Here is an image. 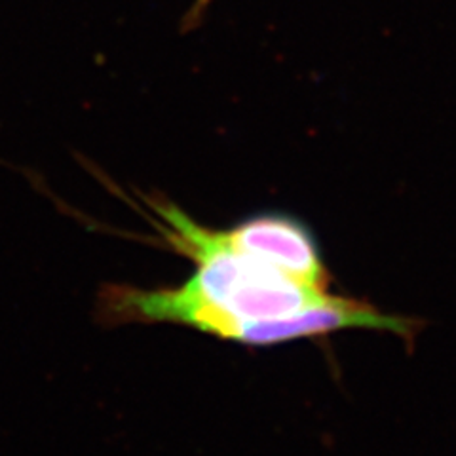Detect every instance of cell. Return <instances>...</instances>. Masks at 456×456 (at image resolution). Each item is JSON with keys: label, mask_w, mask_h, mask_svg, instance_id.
Returning <instances> with one entry per match:
<instances>
[{"label": "cell", "mask_w": 456, "mask_h": 456, "mask_svg": "<svg viewBox=\"0 0 456 456\" xmlns=\"http://www.w3.org/2000/svg\"><path fill=\"white\" fill-rule=\"evenodd\" d=\"M160 241L189 256L192 276L177 288L142 289L107 285L97 314L109 325L177 323L200 333L240 342L249 325L285 318L331 297L281 274L238 249L226 231L196 223L167 200L141 194Z\"/></svg>", "instance_id": "6da1fadb"}, {"label": "cell", "mask_w": 456, "mask_h": 456, "mask_svg": "<svg viewBox=\"0 0 456 456\" xmlns=\"http://www.w3.org/2000/svg\"><path fill=\"white\" fill-rule=\"evenodd\" d=\"M232 244L308 288L327 291L330 274L308 228L288 216L265 213L226 231Z\"/></svg>", "instance_id": "7a4b0ae2"}, {"label": "cell", "mask_w": 456, "mask_h": 456, "mask_svg": "<svg viewBox=\"0 0 456 456\" xmlns=\"http://www.w3.org/2000/svg\"><path fill=\"white\" fill-rule=\"evenodd\" d=\"M213 4H216V0H192L189 8L183 12L181 21H179V33L191 35L198 31V28L202 27L204 21L208 20V13Z\"/></svg>", "instance_id": "3957f363"}]
</instances>
